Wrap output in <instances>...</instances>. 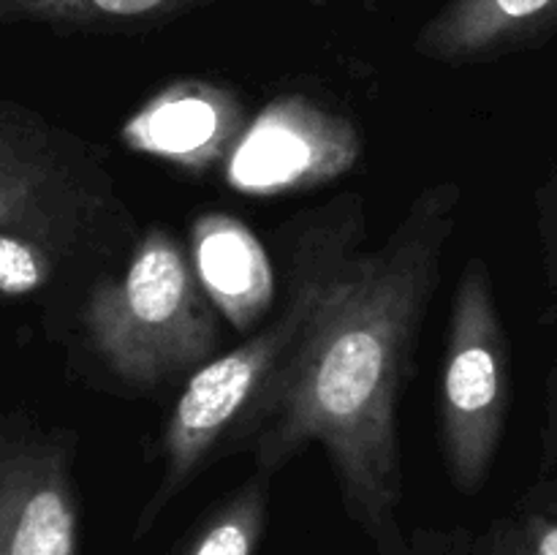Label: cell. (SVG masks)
Masks as SVG:
<instances>
[{"label": "cell", "instance_id": "obj_1", "mask_svg": "<svg viewBox=\"0 0 557 555\" xmlns=\"http://www.w3.org/2000/svg\"><path fill=\"white\" fill-rule=\"evenodd\" d=\"M457 205L460 185H433L381 248L351 254L348 243L297 348L239 422L267 477L308 444L324 446L348 511L381 555L400 550L397 397L438 286Z\"/></svg>", "mask_w": 557, "mask_h": 555}, {"label": "cell", "instance_id": "obj_2", "mask_svg": "<svg viewBox=\"0 0 557 555\" xmlns=\"http://www.w3.org/2000/svg\"><path fill=\"white\" fill-rule=\"evenodd\" d=\"M348 243H354V232L343 212L335 221L308 229L305 237L299 234L292 256V286L281 313L243 346L218 354L190 373L163 428L161 482L141 509L134 539L156 526L161 511L188 488L223 435L237 430L256 406L272 375L297 348L330 267Z\"/></svg>", "mask_w": 557, "mask_h": 555}, {"label": "cell", "instance_id": "obj_3", "mask_svg": "<svg viewBox=\"0 0 557 555\" xmlns=\"http://www.w3.org/2000/svg\"><path fill=\"white\" fill-rule=\"evenodd\" d=\"M218 316L177 239L166 229H150L125 270L90 288L82 326L109 373L123 384L156 390L215 357Z\"/></svg>", "mask_w": 557, "mask_h": 555}, {"label": "cell", "instance_id": "obj_4", "mask_svg": "<svg viewBox=\"0 0 557 555\" xmlns=\"http://www.w3.org/2000/svg\"><path fill=\"white\" fill-rule=\"evenodd\" d=\"M134 223L92 145L0 101V234L33 239L63 264L103 259Z\"/></svg>", "mask_w": 557, "mask_h": 555}, {"label": "cell", "instance_id": "obj_5", "mask_svg": "<svg viewBox=\"0 0 557 555\" xmlns=\"http://www.w3.org/2000/svg\"><path fill=\"white\" fill-rule=\"evenodd\" d=\"M509 408V346L482 259H468L451 303L441 379L446 466L462 493H479L498 455Z\"/></svg>", "mask_w": 557, "mask_h": 555}, {"label": "cell", "instance_id": "obj_6", "mask_svg": "<svg viewBox=\"0 0 557 555\" xmlns=\"http://www.w3.org/2000/svg\"><path fill=\"white\" fill-rule=\"evenodd\" d=\"M362 156L351 120L299 92L277 96L245 125L223 177L248 196L313 190L346 174Z\"/></svg>", "mask_w": 557, "mask_h": 555}, {"label": "cell", "instance_id": "obj_7", "mask_svg": "<svg viewBox=\"0 0 557 555\" xmlns=\"http://www.w3.org/2000/svg\"><path fill=\"white\" fill-rule=\"evenodd\" d=\"M248 123L232 87L188 76L147 98L123 123L120 139L141 156L161 158L188 174H207L226 169Z\"/></svg>", "mask_w": 557, "mask_h": 555}, {"label": "cell", "instance_id": "obj_8", "mask_svg": "<svg viewBox=\"0 0 557 555\" xmlns=\"http://www.w3.org/2000/svg\"><path fill=\"white\" fill-rule=\"evenodd\" d=\"M76 533L63 449L0 441V555H76Z\"/></svg>", "mask_w": 557, "mask_h": 555}, {"label": "cell", "instance_id": "obj_9", "mask_svg": "<svg viewBox=\"0 0 557 555\" xmlns=\"http://www.w3.org/2000/svg\"><path fill=\"white\" fill-rule=\"evenodd\" d=\"M557 30V0H446L422 25L417 52L435 63L495 60Z\"/></svg>", "mask_w": 557, "mask_h": 555}, {"label": "cell", "instance_id": "obj_10", "mask_svg": "<svg viewBox=\"0 0 557 555\" xmlns=\"http://www.w3.org/2000/svg\"><path fill=\"white\" fill-rule=\"evenodd\" d=\"M190 264L218 313L248 330L267 313L275 294L270 259L245 223L226 212H207L190 229Z\"/></svg>", "mask_w": 557, "mask_h": 555}, {"label": "cell", "instance_id": "obj_11", "mask_svg": "<svg viewBox=\"0 0 557 555\" xmlns=\"http://www.w3.org/2000/svg\"><path fill=\"white\" fill-rule=\"evenodd\" d=\"M212 0H0V27L41 25L76 33L152 30Z\"/></svg>", "mask_w": 557, "mask_h": 555}, {"label": "cell", "instance_id": "obj_12", "mask_svg": "<svg viewBox=\"0 0 557 555\" xmlns=\"http://www.w3.org/2000/svg\"><path fill=\"white\" fill-rule=\"evenodd\" d=\"M267 473L248 479L196 531L183 555H256L267 526Z\"/></svg>", "mask_w": 557, "mask_h": 555}, {"label": "cell", "instance_id": "obj_13", "mask_svg": "<svg viewBox=\"0 0 557 555\" xmlns=\"http://www.w3.org/2000/svg\"><path fill=\"white\" fill-rule=\"evenodd\" d=\"M63 261L33 239L0 234V294L30 297L54 281Z\"/></svg>", "mask_w": 557, "mask_h": 555}, {"label": "cell", "instance_id": "obj_14", "mask_svg": "<svg viewBox=\"0 0 557 555\" xmlns=\"http://www.w3.org/2000/svg\"><path fill=\"white\" fill-rule=\"evenodd\" d=\"M515 555H557V490L536 495L511 517Z\"/></svg>", "mask_w": 557, "mask_h": 555}, {"label": "cell", "instance_id": "obj_15", "mask_svg": "<svg viewBox=\"0 0 557 555\" xmlns=\"http://www.w3.org/2000/svg\"><path fill=\"white\" fill-rule=\"evenodd\" d=\"M476 555H515V536H511V517L498 520L490 528L487 536L479 544Z\"/></svg>", "mask_w": 557, "mask_h": 555}, {"label": "cell", "instance_id": "obj_16", "mask_svg": "<svg viewBox=\"0 0 557 555\" xmlns=\"http://www.w3.org/2000/svg\"><path fill=\"white\" fill-rule=\"evenodd\" d=\"M386 3H395V0H364V5H370V9H379V5Z\"/></svg>", "mask_w": 557, "mask_h": 555}]
</instances>
